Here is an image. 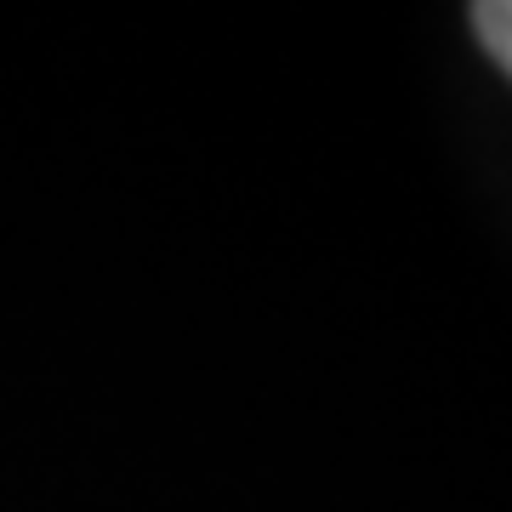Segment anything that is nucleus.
<instances>
[{
    "label": "nucleus",
    "mask_w": 512,
    "mask_h": 512,
    "mask_svg": "<svg viewBox=\"0 0 512 512\" xmlns=\"http://www.w3.org/2000/svg\"><path fill=\"white\" fill-rule=\"evenodd\" d=\"M467 18H473V35L490 52V63L512 80V0H478Z\"/></svg>",
    "instance_id": "obj_1"
}]
</instances>
